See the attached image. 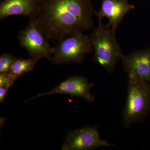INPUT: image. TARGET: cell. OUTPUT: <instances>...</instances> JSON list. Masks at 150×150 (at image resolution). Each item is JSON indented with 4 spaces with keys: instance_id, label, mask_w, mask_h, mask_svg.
<instances>
[{
    "instance_id": "6da1fadb",
    "label": "cell",
    "mask_w": 150,
    "mask_h": 150,
    "mask_svg": "<svg viewBox=\"0 0 150 150\" xmlns=\"http://www.w3.org/2000/svg\"><path fill=\"white\" fill-rule=\"evenodd\" d=\"M38 1V11L30 18L35 20L49 40L59 42L93 27L94 10L91 0Z\"/></svg>"
},
{
    "instance_id": "7a4b0ae2",
    "label": "cell",
    "mask_w": 150,
    "mask_h": 150,
    "mask_svg": "<svg viewBox=\"0 0 150 150\" xmlns=\"http://www.w3.org/2000/svg\"><path fill=\"white\" fill-rule=\"evenodd\" d=\"M115 34L109 24L100 22L90 36L94 52V62L109 73L113 71L116 63L124 55Z\"/></svg>"
},
{
    "instance_id": "3957f363",
    "label": "cell",
    "mask_w": 150,
    "mask_h": 150,
    "mask_svg": "<svg viewBox=\"0 0 150 150\" xmlns=\"http://www.w3.org/2000/svg\"><path fill=\"white\" fill-rule=\"evenodd\" d=\"M127 98L123 113V122L130 127L144 118L150 110V83L129 78Z\"/></svg>"
},
{
    "instance_id": "277c9868",
    "label": "cell",
    "mask_w": 150,
    "mask_h": 150,
    "mask_svg": "<svg viewBox=\"0 0 150 150\" xmlns=\"http://www.w3.org/2000/svg\"><path fill=\"white\" fill-rule=\"evenodd\" d=\"M54 48V54L50 61L56 65L82 64L86 54L93 51L90 37L81 31L60 40Z\"/></svg>"
},
{
    "instance_id": "5b68a950",
    "label": "cell",
    "mask_w": 150,
    "mask_h": 150,
    "mask_svg": "<svg viewBox=\"0 0 150 150\" xmlns=\"http://www.w3.org/2000/svg\"><path fill=\"white\" fill-rule=\"evenodd\" d=\"M18 39L20 46L27 51L30 58L51 60L54 48H51L49 39L33 18H29L27 26L19 32Z\"/></svg>"
},
{
    "instance_id": "8992f818",
    "label": "cell",
    "mask_w": 150,
    "mask_h": 150,
    "mask_svg": "<svg viewBox=\"0 0 150 150\" xmlns=\"http://www.w3.org/2000/svg\"><path fill=\"white\" fill-rule=\"evenodd\" d=\"M113 145L100 139L97 129L87 126L69 131L62 146L63 150H92L100 146Z\"/></svg>"
},
{
    "instance_id": "52a82bcc",
    "label": "cell",
    "mask_w": 150,
    "mask_h": 150,
    "mask_svg": "<svg viewBox=\"0 0 150 150\" xmlns=\"http://www.w3.org/2000/svg\"><path fill=\"white\" fill-rule=\"evenodd\" d=\"M93 86V83H90L86 79L83 77L79 76H71L62 82L52 90L38 94L36 96L28 100L26 102L45 96L64 94L81 98L87 102H91L95 98L94 96L92 94L91 92Z\"/></svg>"
},
{
    "instance_id": "ba28073f",
    "label": "cell",
    "mask_w": 150,
    "mask_h": 150,
    "mask_svg": "<svg viewBox=\"0 0 150 150\" xmlns=\"http://www.w3.org/2000/svg\"><path fill=\"white\" fill-rule=\"evenodd\" d=\"M123 69L129 78H135L150 83V50L134 51L121 59Z\"/></svg>"
},
{
    "instance_id": "9c48e42d",
    "label": "cell",
    "mask_w": 150,
    "mask_h": 150,
    "mask_svg": "<svg viewBox=\"0 0 150 150\" xmlns=\"http://www.w3.org/2000/svg\"><path fill=\"white\" fill-rule=\"evenodd\" d=\"M101 7L99 11H94V14L98 18V22H102L103 18H107L108 24L116 31L118 25L124 16L135 6L129 2L128 0H100Z\"/></svg>"
},
{
    "instance_id": "30bf717a",
    "label": "cell",
    "mask_w": 150,
    "mask_h": 150,
    "mask_svg": "<svg viewBox=\"0 0 150 150\" xmlns=\"http://www.w3.org/2000/svg\"><path fill=\"white\" fill-rule=\"evenodd\" d=\"M38 9V0H3L0 4V19L15 15L30 18L36 15Z\"/></svg>"
},
{
    "instance_id": "8fae6325",
    "label": "cell",
    "mask_w": 150,
    "mask_h": 150,
    "mask_svg": "<svg viewBox=\"0 0 150 150\" xmlns=\"http://www.w3.org/2000/svg\"><path fill=\"white\" fill-rule=\"evenodd\" d=\"M38 61L37 59L31 58L28 59L18 58L13 63L8 72L17 80L23 74L33 71Z\"/></svg>"
},
{
    "instance_id": "7c38bea8",
    "label": "cell",
    "mask_w": 150,
    "mask_h": 150,
    "mask_svg": "<svg viewBox=\"0 0 150 150\" xmlns=\"http://www.w3.org/2000/svg\"><path fill=\"white\" fill-rule=\"evenodd\" d=\"M18 58L9 53H4L0 56V73L8 72L13 63Z\"/></svg>"
},
{
    "instance_id": "4fadbf2b",
    "label": "cell",
    "mask_w": 150,
    "mask_h": 150,
    "mask_svg": "<svg viewBox=\"0 0 150 150\" xmlns=\"http://www.w3.org/2000/svg\"><path fill=\"white\" fill-rule=\"evenodd\" d=\"M16 80L8 72L2 73L0 74V87H4L9 88L10 87L13 85L15 83Z\"/></svg>"
},
{
    "instance_id": "5bb4252c",
    "label": "cell",
    "mask_w": 150,
    "mask_h": 150,
    "mask_svg": "<svg viewBox=\"0 0 150 150\" xmlns=\"http://www.w3.org/2000/svg\"><path fill=\"white\" fill-rule=\"evenodd\" d=\"M8 88L1 87H0V102L3 103L7 95Z\"/></svg>"
}]
</instances>
